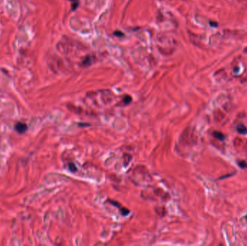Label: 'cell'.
<instances>
[{
  "instance_id": "6da1fadb",
  "label": "cell",
  "mask_w": 247,
  "mask_h": 246,
  "mask_svg": "<svg viewBox=\"0 0 247 246\" xmlns=\"http://www.w3.org/2000/svg\"><path fill=\"white\" fill-rule=\"evenodd\" d=\"M15 129L19 134H23L27 130V126L26 123L17 122L15 125Z\"/></svg>"
},
{
  "instance_id": "7a4b0ae2",
  "label": "cell",
  "mask_w": 247,
  "mask_h": 246,
  "mask_svg": "<svg viewBox=\"0 0 247 246\" xmlns=\"http://www.w3.org/2000/svg\"><path fill=\"white\" fill-rule=\"evenodd\" d=\"M237 131L240 134H247V128L243 124H240L237 126Z\"/></svg>"
},
{
  "instance_id": "3957f363",
  "label": "cell",
  "mask_w": 247,
  "mask_h": 246,
  "mask_svg": "<svg viewBox=\"0 0 247 246\" xmlns=\"http://www.w3.org/2000/svg\"><path fill=\"white\" fill-rule=\"evenodd\" d=\"M213 136L215 138L218 139L220 141H223L224 139H225V136L223 135V133L218 132H213Z\"/></svg>"
},
{
  "instance_id": "277c9868",
  "label": "cell",
  "mask_w": 247,
  "mask_h": 246,
  "mask_svg": "<svg viewBox=\"0 0 247 246\" xmlns=\"http://www.w3.org/2000/svg\"><path fill=\"white\" fill-rule=\"evenodd\" d=\"M124 159H125L124 160V166H127V165L129 164L130 161H131L132 156L129 155H127V154H125V155H124Z\"/></svg>"
},
{
  "instance_id": "5b68a950",
  "label": "cell",
  "mask_w": 247,
  "mask_h": 246,
  "mask_svg": "<svg viewBox=\"0 0 247 246\" xmlns=\"http://www.w3.org/2000/svg\"><path fill=\"white\" fill-rule=\"evenodd\" d=\"M70 1L73 2L72 4V10H75L77 8V7H78L79 0H70Z\"/></svg>"
},
{
  "instance_id": "8992f818",
  "label": "cell",
  "mask_w": 247,
  "mask_h": 246,
  "mask_svg": "<svg viewBox=\"0 0 247 246\" xmlns=\"http://www.w3.org/2000/svg\"><path fill=\"white\" fill-rule=\"evenodd\" d=\"M131 101H132V98L129 95H127L126 97H124V98L123 103L124 105H127V104H129Z\"/></svg>"
},
{
  "instance_id": "52a82bcc",
  "label": "cell",
  "mask_w": 247,
  "mask_h": 246,
  "mask_svg": "<svg viewBox=\"0 0 247 246\" xmlns=\"http://www.w3.org/2000/svg\"><path fill=\"white\" fill-rule=\"evenodd\" d=\"M69 169H70L72 172L77 171V167L75 165L74 163H70V164H69Z\"/></svg>"
},
{
  "instance_id": "ba28073f",
  "label": "cell",
  "mask_w": 247,
  "mask_h": 246,
  "mask_svg": "<svg viewBox=\"0 0 247 246\" xmlns=\"http://www.w3.org/2000/svg\"><path fill=\"white\" fill-rule=\"evenodd\" d=\"M238 165H239L240 167H242V168H246V167H247V163L244 160L241 161V162H238Z\"/></svg>"
},
{
  "instance_id": "9c48e42d",
  "label": "cell",
  "mask_w": 247,
  "mask_h": 246,
  "mask_svg": "<svg viewBox=\"0 0 247 246\" xmlns=\"http://www.w3.org/2000/svg\"><path fill=\"white\" fill-rule=\"evenodd\" d=\"M121 213H122V215H127L129 213V211L128 210V209H127V208H125V207H124V208H122V209H121Z\"/></svg>"
}]
</instances>
